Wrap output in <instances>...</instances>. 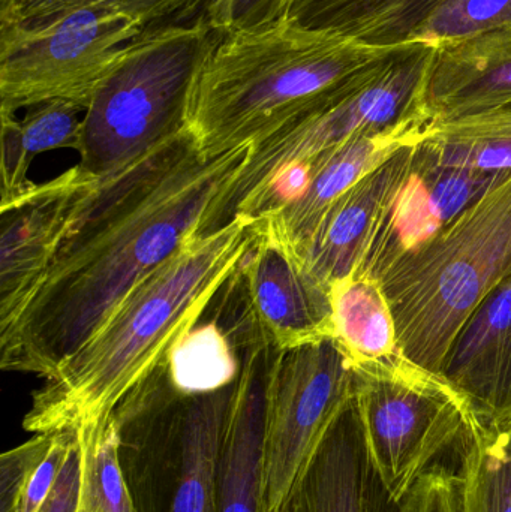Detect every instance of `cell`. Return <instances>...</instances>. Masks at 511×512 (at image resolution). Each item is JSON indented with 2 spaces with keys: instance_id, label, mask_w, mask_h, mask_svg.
I'll return each instance as SVG.
<instances>
[{
  "instance_id": "cell-28",
  "label": "cell",
  "mask_w": 511,
  "mask_h": 512,
  "mask_svg": "<svg viewBox=\"0 0 511 512\" xmlns=\"http://www.w3.org/2000/svg\"><path fill=\"white\" fill-rule=\"evenodd\" d=\"M294 0H206L204 20L218 35L264 29L288 20Z\"/></svg>"
},
{
  "instance_id": "cell-17",
  "label": "cell",
  "mask_w": 511,
  "mask_h": 512,
  "mask_svg": "<svg viewBox=\"0 0 511 512\" xmlns=\"http://www.w3.org/2000/svg\"><path fill=\"white\" fill-rule=\"evenodd\" d=\"M443 378L482 421H511V276L495 288L453 343Z\"/></svg>"
},
{
  "instance_id": "cell-22",
  "label": "cell",
  "mask_w": 511,
  "mask_h": 512,
  "mask_svg": "<svg viewBox=\"0 0 511 512\" xmlns=\"http://www.w3.org/2000/svg\"><path fill=\"white\" fill-rule=\"evenodd\" d=\"M461 444L462 512H511V421L476 417Z\"/></svg>"
},
{
  "instance_id": "cell-1",
  "label": "cell",
  "mask_w": 511,
  "mask_h": 512,
  "mask_svg": "<svg viewBox=\"0 0 511 512\" xmlns=\"http://www.w3.org/2000/svg\"><path fill=\"white\" fill-rule=\"evenodd\" d=\"M251 146L206 158L188 126L93 180L44 276L0 325L2 370L53 378L141 280L197 236Z\"/></svg>"
},
{
  "instance_id": "cell-8",
  "label": "cell",
  "mask_w": 511,
  "mask_h": 512,
  "mask_svg": "<svg viewBox=\"0 0 511 512\" xmlns=\"http://www.w3.org/2000/svg\"><path fill=\"white\" fill-rule=\"evenodd\" d=\"M149 27L131 15L80 5L38 21L0 6V113L63 99L86 110L126 48Z\"/></svg>"
},
{
  "instance_id": "cell-26",
  "label": "cell",
  "mask_w": 511,
  "mask_h": 512,
  "mask_svg": "<svg viewBox=\"0 0 511 512\" xmlns=\"http://www.w3.org/2000/svg\"><path fill=\"white\" fill-rule=\"evenodd\" d=\"M511 27V0H441L410 42L440 45Z\"/></svg>"
},
{
  "instance_id": "cell-7",
  "label": "cell",
  "mask_w": 511,
  "mask_h": 512,
  "mask_svg": "<svg viewBox=\"0 0 511 512\" xmlns=\"http://www.w3.org/2000/svg\"><path fill=\"white\" fill-rule=\"evenodd\" d=\"M353 403L372 468L398 507L476 418L470 402L443 376L401 355L354 364Z\"/></svg>"
},
{
  "instance_id": "cell-24",
  "label": "cell",
  "mask_w": 511,
  "mask_h": 512,
  "mask_svg": "<svg viewBox=\"0 0 511 512\" xmlns=\"http://www.w3.org/2000/svg\"><path fill=\"white\" fill-rule=\"evenodd\" d=\"M171 384L182 394L221 390L236 379L239 357L219 324L195 327L167 358Z\"/></svg>"
},
{
  "instance_id": "cell-11",
  "label": "cell",
  "mask_w": 511,
  "mask_h": 512,
  "mask_svg": "<svg viewBox=\"0 0 511 512\" xmlns=\"http://www.w3.org/2000/svg\"><path fill=\"white\" fill-rule=\"evenodd\" d=\"M432 123L428 111H416L384 131L351 138L306 162L309 180L302 194L257 216L258 233L296 255L314 236L329 210L354 185L399 150L422 143L431 134Z\"/></svg>"
},
{
  "instance_id": "cell-10",
  "label": "cell",
  "mask_w": 511,
  "mask_h": 512,
  "mask_svg": "<svg viewBox=\"0 0 511 512\" xmlns=\"http://www.w3.org/2000/svg\"><path fill=\"white\" fill-rule=\"evenodd\" d=\"M239 357L234 394L222 436L218 512H263L267 393L281 349L240 312L222 325Z\"/></svg>"
},
{
  "instance_id": "cell-2",
  "label": "cell",
  "mask_w": 511,
  "mask_h": 512,
  "mask_svg": "<svg viewBox=\"0 0 511 512\" xmlns=\"http://www.w3.org/2000/svg\"><path fill=\"white\" fill-rule=\"evenodd\" d=\"M254 239L255 218L246 215L216 233L189 237L32 394L24 429L47 433L105 426L197 327Z\"/></svg>"
},
{
  "instance_id": "cell-9",
  "label": "cell",
  "mask_w": 511,
  "mask_h": 512,
  "mask_svg": "<svg viewBox=\"0 0 511 512\" xmlns=\"http://www.w3.org/2000/svg\"><path fill=\"white\" fill-rule=\"evenodd\" d=\"M354 396V364L336 337L284 351L267 393L263 512H276Z\"/></svg>"
},
{
  "instance_id": "cell-12",
  "label": "cell",
  "mask_w": 511,
  "mask_h": 512,
  "mask_svg": "<svg viewBox=\"0 0 511 512\" xmlns=\"http://www.w3.org/2000/svg\"><path fill=\"white\" fill-rule=\"evenodd\" d=\"M234 282L261 333L281 351L335 337L330 289L257 227Z\"/></svg>"
},
{
  "instance_id": "cell-15",
  "label": "cell",
  "mask_w": 511,
  "mask_h": 512,
  "mask_svg": "<svg viewBox=\"0 0 511 512\" xmlns=\"http://www.w3.org/2000/svg\"><path fill=\"white\" fill-rule=\"evenodd\" d=\"M372 468L353 399L276 512H393Z\"/></svg>"
},
{
  "instance_id": "cell-6",
  "label": "cell",
  "mask_w": 511,
  "mask_h": 512,
  "mask_svg": "<svg viewBox=\"0 0 511 512\" xmlns=\"http://www.w3.org/2000/svg\"><path fill=\"white\" fill-rule=\"evenodd\" d=\"M435 45L408 42L372 66L347 95L260 143L221 194L198 228V236L216 233L251 216L273 182L296 165L306 164L359 135L374 134L425 108V87Z\"/></svg>"
},
{
  "instance_id": "cell-25",
  "label": "cell",
  "mask_w": 511,
  "mask_h": 512,
  "mask_svg": "<svg viewBox=\"0 0 511 512\" xmlns=\"http://www.w3.org/2000/svg\"><path fill=\"white\" fill-rule=\"evenodd\" d=\"M78 432L86 448L80 512H140L120 463L122 424L116 415L105 426Z\"/></svg>"
},
{
  "instance_id": "cell-18",
  "label": "cell",
  "mask_w": 511,
  "mask_h": 512,
  "mask_svg": "<svg viewBox=\"0 0 511 512\" xmlns=\"http://www.w3.org/2000/svg\"><path fill=\"white\" fill-rule=\"evenodd\" d=\"M234 381L200 394H182L173 387L179 463L170 512H218L219 457Z\"/></svg>"
},
{
  "instance_id": "cell-21",
  "label": "cell",
  "mask_w": 511,
  "mask_h": 512,
  "mask_svg": "<svg viewBox=\"0 0 511 512\" xmlns=\"http://www.w3.org/2000/svg\"><path fill=\"white\" fill-rule=\"evenodd\" d=\"M333 333L354 364L398 357L395 319L378 280L350 274L330 288Z\"/></svg>"
},
{
  "instance_id": "cell-16",
  "label": "cell",
  "mask_w": 511,
  "mask_h": 512,
  "mask_svg": "<svg viewBox=\"0 0 511 512\" xmlns=\"http://www.w3.org/2000/svg\"><path fill=\"white\" fill-rule=\"evenodd\" d=\"M511 107V27L435 45L425 87L434 123Z\"/></svg>"
},
{
  "instance_id": "cell-19",
  "label": "cell",
  "mask_w": 511,
  "mask_h": 512,
  "mask_svg": "<svg viewBox=\"0 0 511 512\" xmlns=\"http://www.w3.org/2000/svg\"><path fill=\"white\" fill-rule=\"evenodd\" d=\"M441 0H294L288 20L374 47L408 44Z\"/></svg>"
},
{
  "instance_id": "cell-14",
  "label": "cell",
  "mask_w": 511,
  "mask_h": 512,
  "mask_svg": "<svg viewBox=\"0 0 511 512\" xmlns=\"http://www.w3.org/2000/svg\"><path fill=\"white\" fill-rule=\"evenodd\" d=\"M419 144L404 147L363 177L329 210L314 236L294 255L327 288L359 267L393 195L410 174Z\"/></svg>"
},
{
  "instance_id": "cell-23",
  "label": "cell",
  "mask_w": 511,
  "mask_h": 512,
  "mask_svg": "<svg viewBox=\"0 0 511 512\" xmlns=\"http://www.w3.org/2000/svg\"><path fill=\"white\" fill-rule=\"evenodd\" d=\"M74 430L35 433L0 460V512H39L53 492Z\"/></svg>"
},
{
  "instance_id": "cell-30",
  "label": "cell",
  "mask_w": 511,
  "mask_h": 512,
  "mask_svg": "<svg viewBox=\"0 0 511 512\" xmlns=\"http://www.w3.org/2000/svg\"><path fill=\"white\" fill-rule=\"evenodd\" d=\"M86 2L87 0H0V6L9 9L20 20L38 21Z\"/></svg>"
},
{
  "instance_id": "cell-13",
  "label": "cell",
  "mask_w": 511,
  "mask_h": 512,
  "mask_svg": "<svg viewBox=\"0 0 511 512\" xmlns=\"http://www.w3.org/2000/svg\"><path fill=\"white\" fill-rule=\"evenodd\" d=\"M93 180L75 165L50 182L33 183L14 203L0 207V325L17 313L44 276Z\"/></svg>"
},
{
  "instance_id": "cell-3",
  "label": "cell",
  "mask_w": 511,
  "mask_h": 512,
  "mask_svg": "<svg viewBox=\"0 0 511 512\" xmlns=\"http://www.w3.org/2000/svg\"><path fill=\"white\" fill-rule=\"evenodd\" d=\"M396 47L290 20L219 35L192 93L189 129L206 158L260 143L347 95Z\"/></svg>"
},
{
  "instance_id": "cell-29",
  "label": "cell",
  "mask_w": 511,
  "mask_h": 512,
  "mask_svg": "<svg viewBox=\"0 0 511 512\" xmlns=\"http://www.w3.org/2000/svg\"><path fill=\"white\" fill-rule=\"evenodd\" d=\"M399 512H462L461 475L431 468L402 499Z\"/></svg>"
},
{
  "instance_id": "cell-4",
  "label": "cell",
  "mask_w": 511,
  "mask_h": 512,
  "mask_svg": "<svg viewBox=\"0 0 511 512\" xmlns=\"http://www.w3.org/2000/svg\"><path fill=\"white\" fill-rule=\"evenodd\" d=\"M511 276V173L428 243L396 259L380 282L399 355L443 376L462 328Z\"/></svg>"
},
{
  "instance_id": "cell-20",
  "label": "cell",
  "mask_w": 511,
  "mask_h": 512,
  "mask_svg": "<svg viewBox=\"0 0 511 512\" xmlns=\"http://www.w3.org/2000/svg\"><path fill=\"white\" fill-rule=\"evenodd\" d=\"M84 108L71 101L53 99L29 108L23 120L15 114L0 113V173H2V203L8 206L26 194L33 183L27 179L35 156L48 150L80 149V114Z\"/></svg>"
},
{
  "instance_id": "cell-5",
  "label": "cell",
  "mask_w": 511,
  "mask_h": 512,
  "mask_svg": "<svg viewBox=\"0 0 511 512\" xmlns=\"http://www.w3.org/2000/svg\"><path fill=\"white\" fill-rule=\"evenodd\" d=\"M218 39L200 14L188 24L149 27L131 42L84 111L78 167L102 179L185 131L198 75Z\"/></svg>"
},
{
  "instance_id": "cell-27",
  "label": "cell",
  "mask_w": 511,
  "mask_h": 512,
  "mask_svg": "<svg viewBox=\"0 0 511 512\" xmlns=\"http://www.w3.org/2000/svg\"><path fill=\"white\" fill-rule=\"evenodd\" d=\"M434 164L459 170L511 171V137H428L420 143Z\"/></svg>"
}]
</instances>
